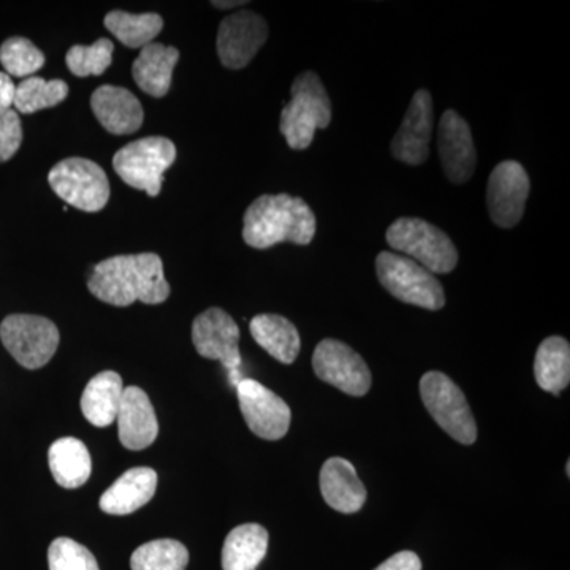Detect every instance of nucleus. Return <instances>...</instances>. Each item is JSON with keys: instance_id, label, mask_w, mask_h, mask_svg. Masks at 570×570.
Segmentation results:
<instances>
[{"instance_id": "1", "label": "nucleus", "mask_w": 570, "mask_h": 570, "mask_svg": "<svg viewBox=\"0 0 570 570\" xmlns=\"http://www.w3.org/2000/svg\"><path fill=\"white\" fill-rule=\"evenodd\" d=\"M89 292L111 306H130L135 302L160 305L170 296L164 275L163 258L157 254L116 255L94 266Z\"/></svg>"}, {"instance_id": "2", "label": "nucleus", "mask_w": 570, "mask_h": 570, "mask_svg": "<svg viewBox=\"0 0 570 570\" xmlns=\"http://www.w3.org/2000/svg\"><path fill=\"white\" fill-rule=\"evenodd\" d=\"M316 230V214L303 198L266 194L246 209L243 239L254 249H269L285 242L306 246L313 243Z\"/></svg>"}, {"instance_id": "3", "label": "nucleus", "mask_w": 570, "mask_h": 570, "mask_svg": "<svg viewBox=\"0 0 570 570\" xmlns=\"http://www.w3.org/2000/svg\"><path fill=\"white\" fill-rule=\"evenodd\" d=\"M291 102L281 112V134L295 151L309 148L316 130L332 122V100L316 71L299 73L292 82Z\"/></svg>"}, {"instance_id": "4", "label": "nucleus", "mask_w": 570, "mask_h": 570, "mask_svg": "<svg viewBox=\"0 0 570 570\" xmlns=\"http://www.w3.org/2000/svg\"><path fill=\"white\" fill-rule=\"evenodd\" d=\"M389 246L417 262L433 275H448L459 264V250L436 225L419 217H400L385 234Z\"/></svg>"}, {"instance_id": "5", "label": "nucleus", "mask_w": 570, "mask_h": 570, "mask_svg": "<svg viewBox=\"0 0 570 570\" xmlns=\"http://www.w3.org/2000/svg\"><path fill=\"white\" fill-rule=\"evenodd\" d=\"M376 272L382 287L400 302L439 311L445 305V292L433 273L406 255L381 253L376 258Z\"/></svg>"}, {"instance_id": "6", "label": "nucleus", "mask_w": 570, "mask_h": 570, "mask_svg": "<svg viewBox=\"0 0 570 570\" xmlns=\"http://www.w3.org/2000/svg\"><path fill=\"white\" fill-rule=\"evenodd\" d=\"M176 159L175 142L165 137H146L124 146L112 157V167L127 186L157 197L164 174Z\"/></svg>"}, {"instance_id": "7", "label": "nucleus", "mask_w": 570, "mask_h": 570, "mask_svg": "<svg viewBox=\"0 0 570 570\" xmlns=\"http://www.w3.org/2000/svg\"><path fill=\"white\" fill-rule=\"evenodd\" d=\"M420 395L439 426L464 445L478 441V425L463 390L444 373L430 371L420 381Z\"/></svg>"}, {"instance_id": "8", "label": "nucleus", "mask_w": 570, "mask_h": 570, "mask_svg": "<svg viewBox=\"0 0 570 570\" xmlns=\"http://www.w3.org/2000/svg\"><path fill=\"white\" fill-rule=\"evenodd\" d=\"M48 183L52 193L81 212H100L110 200V183L102 167L82 157H69L56 164Z\"/></svg>"}, {"instance_id": "9", "label": "nucleus", "mask_w": 570, "mask_h": 570, "mask_svg": "<svg viewBox=\"0 0 570 570\" xmlns=\"http://www.w3.org/2000/svg\"><path fill=\"white\" fill-rule=\"evenodd\" d=\"M0 340L22 367L39 370L58 351L59 330L47 317L11 314L0 324Z\"/></svg>"}, {"instance_id": "10", "label": "nucleus", "mask_w": 570, "mask_h": 570, "mask_svg": "<svg viewBox=\"0 0 570 570\" xmlns=\"http://www.w3.org/2000/svg\"><path fill=\"white\" fill-rule=\"evenodd\" d=\"M316 376L351 396H365L371 389L370 367L362 355L343 341L324 340L313 355Z\"/></svg>"}, {"instance_id": "11", "label": "nucleus", "mask_w": 570, "mask_h": 570, "mask_svg": "<svg viewBox=\"0 0 570 570\" xmlns=\"http://www.w3.org/2000/svg\"><path fill=\"white\" fill-rule=\"evenodd\" d=\"M531 181L523 165L504 160L491 171L487 186V206L491 220L501 228H513L524 214Z\"/></svg>"}, {"instance_id": "12", "label": "nucleus", "mask_w": 570, "mask_h": 570, "mask_svg": "<svg viewBox=\"0 0 570 570\" xmlns=\"http://www.w3.org/2000/svg\"><path fill=\"white\" fill-rule=\"evenodd\" d=\"M239 409L255 436L279 441L291 428L292 412L287 403L254 379H243L236 385Z\"/></svg>"}, {"instance_id": "13", "label": "nucleus", "mask_w": 570, "mask_h": 570, "mask_svg": "<svg viewBox=\"0 0 570 570\" xmlns=\"http://www.w3.org/2000/svg\"><path fill=\"white\" fill-rule=\"evenodd\" d=\"M268 24L254 11H236L224 18L216 45L220 62L227 69H245L268 40Z\"/></svg>"}, {"instance_id": "14", "label": "nucleus", "mask_w": 570, "mask_h": 570, "mask_svg": "<svg viewBox=\"0 0 570 570\" xmlns=\"http://www.w3.org/2000/svg\"><path fill=\"white\" fill-rule=\"evenodd\" d=\"M434 130L433 97L420 89L412 97L406 116L393 137V157L407 165H422L430 157V141Z\"/></svg>"}, {"instance_id": "15", "label": "nucleus", "mask_w": 570, "mask_h": 570, "mask_svg": "<svg viewBox=\"0 0 570 570\" xmlns=\"http://www.w3.org/2000/svg\"><path fill=\"white\" fill-rule=\"evenodd\" d=\"M193 343L198 354L208 360H219L230 373L242 366L238 325L220 307H209L195 318Z\"/></svg>"}, {"instance_id": "16", "label": "nucleus", "mask_w": 570, "mask_h": 570, "mask_svg": "<svg viewBox=\"0 0 570 570\" xmlns=\"http://www.w3.org/2000/svg\"><path fill=\"white\" fill-rule=\"evenodd\" d=\"M438 148L449 181L468 183L478 165V151H475L471 127L455 110H448L441 116L438 127Z\"/></svg>"}, {"instance_id": "17", "label": "nucleus", "mask_w": 570, "mask_h": 570, "mask_svg": "<svg viewBox=\"0 0 570 570\" xmlns=\"http://www.w3.org/2000/svg\"><path fill=\"white\" fill-rule=\"evenodd\" d=\"M116 420H118L119 441L126 449H148L159 434V422L149 396L134 385L124 389Z\"/></svg>"}, {"instance_id": "18", "label": "nucleus", "mask_w": 570, "mask_h": 570, "mask_svg": "<svg viewBox=\"0 0 570 570\" xmlns=\"http://www.w3.org/2000/svg\"><path fill=\"white\" fill-rule=\"evenodd\" d=\"M91 108L100 126L112 135L135 134L145 119L140 100L119 86L105 85L96 89Z\"/></svg>"}, {"instance_id": "19", "label": "nucleus", "mask_w": 570, "mask_h": 570, "mask_svg": "<svg viewBox=\"0 0 570 570\" xmlns=\"http://www.w3.org/2000/svg\"><path fill=\"white\" fill-rule=\"evenodd\" d=\"M321 493L336 512H358L365 505L366 489L351 461L333 456L321 471Z\"/></svg>"}, {"instance_id": "20", "label": "nucleus", "mask_w": 570, "mask_h": 570, "mask_svg": "<svg viewBox=\"0 0 570 570\" xmlns=\"http://www.w3.org/2000/svg\"><path fill=\"white\" fill-rule=\"evenodd\" d=\"M157 490V474L151 468L124 472L100 498V509L108 515H129L151 501Z\"/></svg>"}, {"instance_id": "21", "label": "nucleus", "mask_w": 570, "mask_h": 570, "mask_svg": "<svg viewBox=\"0 0 570 570\" xmlns=\"http://www.w3.org/2000/svg\"><path fill=\"white\" fill-rule=\"evenodd\" d=\"M178 61L179 51L176 48L164 43L146 45L135 59L134 80L142 92L160 99L170 91L171 77Z\"/></svg>"}, {"instance_id": "22", "label": "nucleus", "mask_w": 570, "mask_h": 570, "mask_svg": "<svg viewBox=\"0 0 570 570\" xmlns=\"http://www.w3.org/2000/svg\"><path fill=\"white\" fill-rule=\"evenodd\" d=\"M122 393V379L118 373L104 371V373L97 374L88 382L82 392V415L94 426H110L118 417Z\"/></svg>"}, {"instance_id": "23", "label": "nucleus", "mask_w": 570, "mask_h": 570, "mask_svg": "<svg viewBox=\"0 0 570 570\" xmlns=\"http://www.w3.org/2000/svg\"><path fill=\"white\" fill-rule=\"evenodd\" d=\"M255 343L284 365H292L302 348L298 330L288 318L277 314H258L250 321Z\"/></svg>"}, {"instance_id": "24", "label": "nucleus", "mask_w": 570, "mask_h": 570, "mask_svg": "<svg viewBox=\"0 0 570 570\" xmlns=\"http://www.w3.org/2000/svg\"><path fill=\"white\" fill-rule=\"evenodd\" d=\"M48 463L52 478L62 489H80L91 478V455L80 439H58L48 452Z\"/></svg>"}, {"instance_id": "25", "label": "nucleus", "mask_w": 570, "mask_h": 570, "mask_svg": "<svg viewBox=\"0 0 570 570\" xmlns=\"http://www.w3.org/2000/svg\"><path fill=\"white\" fill-rule=\"evenodd\" d=\"M268 531L257 523L239 524L225 539L224 570H255L268 551Z\"/></svg>"}, {"instance_id": "26", "label": "nucleus", "mask_w": 570, "mask_h": 570, "mask_svg": "<svg viewBox=\"0 0 570 570\" xmlns=\"http://www.w3.org/2000/svg\"><path fill=\"white\" fill-rule=\"evenodd\" d=\"M535 382L546 392L560 395L570 382V346L561 336L542 341L534 362Z\"/></svg>"}, {"instance_id": "27", "label": "nucleus", "mask_w": 570, "mask_h": 570, "mask_svg": "<svg viewBox=\"0 0 570 570\" xmlns=\"http://www.w3.org/2000/svg\"><path fill=\"white\" fill-rule=\"evenodd\" d=\"M104 24L124 47L141 50L146 45L154 43L163 31L164 20L157 13L134 14L115 10L105 17Z\"/></svg>"}, {"instance_id": "28", "label": "nucleus", "mask_w": 570, "mask_h": 570, "mask_svg": "<svg viewBox=\"0 0 570 570\" xmlns=\"http://www.w3.org/2000/svg\"><path fill=\"white\" fill-rule=\"evenodd\" d=\"M69 96V86L62 80H43L40 77L24 78L17 86L13 107L22 115H32L62 104Z\"/></svg>"}, {"instance_id": "29", "label": "nucleus", "mask_w": 570, "mask_h": 570, "mask_svg": "<svg viewBox=\"0 0 570 570\" xmlns=\"http://www.w3.org/2000/svg\"><path fill=\"white\" fill-rule=\"evenodd\" d=\"M189 551L174 539L151 540L142 543L130 558L132 570H186Z\"/></svg>"}, {"instance_id": "30", "label": "nucleus", "mask_w": 570, "mask_h": 570, "mask_svg": "<svg viewBox=\"0 0 570 570\" xmlns=\"http://www.w3.org/2000/svg\"><path fill=\"white\" fill-rule=\"evenodd\" d=\"M0 63L9 77L29 78L45 66V55L24 37H11L0 47Z\"/></svg>"}, {"instance_id": "31", "label": "nucleus", "mask_w": 570, "mask_h": 570, "mask_svg": "<svg viewBox=\"0 0 570 570\" xmlns=\"http://www.w3.org/2000/svg\"><path fill=\"white\" fill-rule=\"evenodd\" d=\"M112 50L115 45L108 39H99L89 47L75 45L67 51L66 63L75 77H100L111 66Z\"/></svg>"}, {"instance_id": "32", "label": "nucleus", "mask_w": 570, "mask_h": 570, "mask_svg": "<svg viewBox=\"0 0 570 570\" xmlns=\"http://www.w3.org/2000/svg\"><path fill=\"white\" fill-rule=\"evenodd\" d=\"M50 570H100L96 557L73 539L52 540L48 549Z\"/></svg>"}, {"instance_id": "33", "label": "nucleus", "mask_w": 570, "mask_h": 570, "mask_svg": "<svg viewBox=\"0 0 570 570\" xmlns=\"http://www.w3.org/2000/svg\"><path fill=\"white\" fill-rule=\"evenodd\" d=\"M22 126L14 110L0 112V164L10 160L20 149Z\"/></svg>"}, {"instance_id": "34", "label": "nucleus", "mask_w": 570, "mask_h": 570, "mask_svg": "<svg viewBox=\"0 0 570 570\" xmlns=\"http://www.w3.org/2000/svg\"><path fill=\"white\" fill-rule=\"evenodd\" d=\"M374 570H422V561L412 551H400Z\"/></svg>"}, {"instance_id": "35", "label": "nucleus", "mask_w": 570, "mask_h": 570, "mask_svg": "<svg viewBox=\"0 0 570 570\" xmlns=\"http://www.w3.org/2000/svg\"><path fill=\"white\" fill-rule=\"evenodd\" d=\"M14 94H17V85L6 71H0V112L11 110L14 104Z\"/></svg>"}, {"instance_id": "36", "label": "nucleus", "mask_w": 570, "mask_h": 570, "mask_svg": "<svg viewBox=\"0 0 570 570\" xmlns=\"http://www.w3.org/2000/svg\"><path fill=\"white\" fill-rule=\"evenodd\" d=\"M216 9L220 10H228V9H235V7H243L246 6L247 2L245 0H232V2H212Z\"/></svg>"}]
</instances>
